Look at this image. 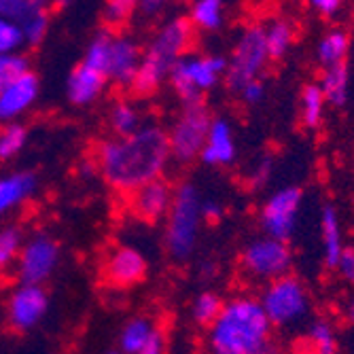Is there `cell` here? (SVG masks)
I'll use <instances>...</instances> for the list:
<instances>
[{
  "label": "cell",
  "instance_id": "obj_17",
  "mask_svg": "<svg viewBox=\"0 0 354 354\" xmlns=\"http://www.w3.org/2000/svg\"><path fill=\"white\" fill-rule=\"evenodd\" d=\"M142 64V47L127 35L113 37L111 47V59H109V83H113L119 89H130L138 77Z\"/></svg>",
  "mask_w": 354,
  "mask_h": 354
},
{
  "label": "cell",
  "instance_id": "obj_25",
  "mask_svg": "<svg viewBox=\"0 0 354 354\" xmlns=\"http://www.w3.org/2000/svg\"><path fill=\"white\" fill-rule=\"evenodd\" d=\"M299 354H337V337L327 320H316L308 337L301 339Z\"/></svg>",
  "mask_w": 354,
  "mask_h": 354
},
{
  "label": "cell",
  "instance_id": "obj_21",
  "mask_svg": "<svg viewBox=\"0 0 354 354\" xmlns=\"http://www.w3.org/2000/svg\"><path fill=\"white\" fill-rule=\"evenodd\" d=\"M157 329H159L157 323L149 316L138 314V316L127 318L123 327L119 329L117 352L119 354H138Z\"/></svg>",
  "mask_w": 354,
  "mask_h": 354
},
{
  "label": "cell",
  "instance_id": "obj_14",
  "mask_svg": "<svg viewBox=\"0 0 354 354\" xmlns=\"http://www.w3.org/2000/svg\"><path fill=\"white\" fill-rule=\"evenodd\" d=\"M149 263L140 248L132 244H121L113 248L102 263L104 280L115 288H132L147 278Z\"/></svg>",
  "mask_w": 354,
  "mask_h": 354
},
{
  "label": "cell",
  "instance_id": "obj_42",
  "mask_svg": "<svg viewBox=\"0 0 354 354\" xmlns=\"http://www.w3.org/2000/svg\"><path fill=\"white\" fill-rule=\"evenodd\" d=\"M202 212H204V218H206V221H218L221 214H223V208H221V204L214 202V200H204Z\"/></svg>",
  "mask_w": 354,
  "mask_h": 354
},
{
  "label": "cell",
  "instance_id": "obj_20",
  "mask_svg": "<svg viewBox=\"0 0 354 354\" xmlns=\"http://www.w3.org/2000/svg\"><path fill=\"white\" fill-rule=\"evenodd\" d=\"M106 85H109L106 75L79 64V66H75L71 71V75L66 79V98L73 106L85 109L102 98L106 91Z\"/></svg>",
  "mask_w": 354,
  "mask_h": 354
},
{
  "label": "cell",
  "instance_id": "obj_22",
  "mask_svg": "<svg viewBox=\"0 0 354 354\" xmlns=\"http://www.w3.org/2000/svg\"><path fill=\"white\" fill-rule=\"evenodd\" d=\"M106 123H109L111 136H117V138L136 134L145 125L140 109L136 106V102L127 100V98H119L111 104L109 115H106Z\"/></svg>",
  "mask_w": 354,
  "mask_h": 354
},
{
  "label": "cell",
  "instance_id": "obj_27",
  "mask_svg": "<svg viewBox=\"0 0 354 354\" xmlns=\"http://www.w3.org/2000/svg\"><path fill=\"white\" fill-rule=\"evenodd\" d=\"M348 47H350V41H348L346 32L339 28L331 30L329 35H325L318 43V49H316L318 64L325 68H331V66H335V64H342L346 59Z\"/></svg>",
  "mask_w": 354,
  "mask_h": 354
},
{
  "label": "cell",
  "instance_id": "obj_7",
  "mask_svg": "<svg viewBox=\"0 0 354 354\" xmlns=\"http://www.w3.org/2000/svg\"><path fill=\"white\" fill-rule=\"evenodd\" d=\"M272 327H293L308 314L310 297L301 280L293 276H282L263 288L259 299Z\"/></svg>",
  "mask_w": 354,
  "mask_h": 354
},
{
  "label": "cell",
  "instance_id": "obj_35",
  "mask_svg": "<svg viewBox=\"0 0 354 354\" xmlns=\"http://www.w3.org/2000/svg\"><path fill=\"white\" fill-rule=\"evenodd\" d=\"M30 71V62L24 53H7L0 55V89L7 87L11 81Z\"/></svg>",
  "mask_w": 354,
  "mask_h": 354
},
{
  "label": "cell",
  "instance_id": "obj_40",
  "mask_svg": "<svg viewBox=\"0 0 354 354\" xmlns=\"http://www.w3.org/2000/svg\"><path fill=\"white\" fill-rule=\"evenodd\" d=\"M335 268L348 282H354V248H344Z\"/></svg>",
  "mask_w": 354,
  "mask_h": 354
},
{
  "label": "cell",
  "instance_id": "obj_16",
  "mask_svg": "<svg viewBox=\"0 0 354 354\" xmlns=\"http://www.w3.org/2000/svg\"><path fill=\"white\" fill-rule=\"evenodd\" d=\"M127 200H130L127 202L130 212L138 221L155 225L168 216L172 200H174V187L166 178H159L136 189L132 196H127Z\"/></svg>",
  "mask_w": 354,
  "mask_h": 354
},
{
  "label": "cell",
  "instance_id": "obj_48",
  "mask_svg": "<svg viewBox=\"0 0 354 354\" xmlns=\"http://www.w3.org/2000/svg\"><path fill=\"white\" fill-rule=\"evenodd\" d=\"M134 3H136V7H138V3H140V0H134Z\"/></svg>",
  "mask_w": 354,
  "mask_h": 354
},
{
  "label": "cell",
  "instance_id": "obj_10",
  "mask_svg": "<svg viewBox=\"0 0 354 354\" xmlns=\"http://www.w3.org/2000/svg\"><path fill=\"white\" fill-rule=\"evenodd\" d=\"M49 293L41 284L17 282L5 299V323L15 333L35 331L49 314Z\"/></svg>",
  "mask_w": 354,
  "mask_h": 354
},
{
  "label": "cell",
  "instance_id": "obj_1",
  "mask_svg": "<svg viewBox=\"0 0 354 354\" xmlns=\"http://www.w3.org/2000/svg\"><path fill=\"white\" fill-rule=\"evenodd\" d=\"M172 162L168 130L159 123H145L136 134L109 136L93 149V164L102 180L119 196L132 193L166 176Z\"/></svg>",
  "mask_w": 354,
  "mask_h": 354
},
{
  "label": "cell",
  "instance_id": "obj_8",
  "mask_svg": "<svg viewBox=\"0 0 354 354\" xmlns=\"http://www.w3.org/2000/svg\"><path fill=\"white\" fill-rule=\"evenodd\" d=\"M270 62L268 45H266V32L263 26H250L242 32L238 39L232 57L227 59V73H225V83L238 93L246 83L257 81L261 77Z\"/></svg>",
  "mask_w": 354,
  "mask_h": 354
},
{
  "label": "cell",
  "instance_id": "obj_37",
  "mask_svg": "<svg viewBox=\"0 0 354 354\" xmlns=\"http://www.w3.org/2000/svg\"><path fill=\"white\" fill-rule=\"evenodd\" d=\"M238 93H240L242 102H246V104H259L263 100V95H266V85L261 83V79H257V81L246 83Z\"/></svg>",
  "mask_w": 354,
  "mask_h": 354
},
{
  "label": "cell",
  "instance_id": "obj_28",
  "mask_svg": "<svg viewBox=\"0 0 354 354\" xmlns=\"http://www.w3.org/2000/svg\"><path fill=\"white\" fill-rule=\"evenodd\" d=\"M111 47H113V35H111L109 30H100L98 35H95L89 41V45H87V49L83 53L81 64H83V66H87V68H91V71H98V73L106 75L109 59H111Z\"/></svg>",
  "mask_w": 354,
  "mask_h": 354
},
{
  "label": "cell",
  "instance_id": "obj_38",
  "mask_svg": "<svg viewBox=\"0 0 354 354\" xmlns=\"http://www.w3.org/2000/svg\"><path fill=\"white\" fill-rule=\"evenodd\" d=\"M272 176V157H263L259 159V164L252 168V176H250V185L252 187H263Z\"/></svg>",
  "mask_w": 354,
  "mask_h": 354
},
{
  "label": "cell",
  "instance_id": "obj_15",
  "mask_svg": "<svg viewBox=\"0 0 354 354\" xmlns=\"http://www.w3.org/2000/svg\"><path fill=\"white\" fill-rule=\"evenodd\" d=\"M41 93V79L37 73H24L7 87L0 89V125L19 123V119L37 104Z\"/></svg>",
  "mask_w": 354,
  "mask_h": 354
},
{
  "label": "cell",
  "instance_id": "obj_19",
  "mask_svg": "<svg viewBox=\"0 0 354 354\" xmlns=\"http://www.w3.org/2000/svg\"><path fill=\"white\" fill-rule=\"evenodd\" d=\"M236 157H238V145H236L232 123L225 117H212L200 162L210 168H225L232 166L236 162Z\"/></svg>",
  "mask_w": 354,
  "mask_h": 354
},
{
  "label": "cell",
  "instance_id": "obj_6",
  "mask_svg": "<svg viewBox=\"0 0 354 354\" xmlns=\"http://www.w3.org/2000/svg\"><path fill=\"white\" fill-rule=\"evenodd\" d=\"M212 123V115L204 102L183 104V111L174 119L168 130L170 157L178 166H189L198 162L202 149L206 145V136Z\"/></svg>",
  "mask_w": 354,
  "mask_h": 354
},
{
  "label": "cell",
  "instance_id": "obj_29",
  "mask_svg": "<svg viewBox=\"0 0 354 354\" xmlns=\"http://www.w3.org/2000/svg\"><path fill=\"white\" fill-rule=\"evenodd\" d=\"M266 45L270 59H282L293 45V28L284 19H274L266 28Z\"/></svg>",
  "mask_w": 354,
  "mask_h": 354
},
{
  "label": "cell",
  "instance_id": "obj_13",
  "mask_svg": "<svg viewBox=\"0 0 354 354\" xmlns=\"http://www.w3.org/2000/svg\"><path fill=\"white\" fill-rule=\"evenodd\" d=\"M0 17L17 24L30 47L41 45L49 32L47 0H0Z\"/></svg>",
  "mask_w": 354,
  "mask_h": 354
},
{
  "label": "cell",
  "instance_id": "obj_45",
  "mask_svg": "<svg viewBox=\"0 0 354 354\" xmlns=\"http://www.w3.org/2000/svg\"><path fill=\"white\" fill-rule=\"evenodd\" d=\"M346 316H348V320L354 325V299L348 304V310H346Z\"/></svg>",
  "mask_w": 354,
  "mask_h": 354
},
{
  "label": "cell",
  "instance_id": "obj_9",
  "mask_svg": "<svg viewBox=\"0 0 354 354\" xmlns=\"http://www.w3.org/2000/svg\"><path fill=\"white\" fill-rule=\"evenodd\" d=\"M59 261H62V248L51 234L37 232L32 236H26L15 263L17 280L24 284L45 286L57 272Z\"/></svg>",
  "mask_w": 354,
  "mask_h": 354
},
{
  "label": "cell",
  "instance_id": "obj_44",
  "mask_svg": "<svg viewBox=\"0 0 354 354\" xmlns=\"http://www.w3.org/2000/svg\"><path fill=\"white\" fill-rule=\"evenodd\" d=\"M53 3H55V7H59V9H66V7L75 5L77 0H53Z\"/></svg>",
  "mask_w": 354,
  "mask_h": 354
},
{
  "label": "cell",
  "instance_id": "obj_32",
  "mask_svg": "<svg viewBox=\"0 0 354 354\" xmlns=\"http://www.w3.org/2000/svg\"><path fill=\"white\" fill-rule=\"evenodd\" d=\"M28 145V130L21 123L0 125V162H13Z\"/></svg>",
  "mask_w": 354,
  "mask_h": 354
},
{
  "label": "cell",
  "instance_id": "obj_39",
  "mask_svg": "<svg viewBox=\"0 0 354 354\" xmlns=\"http://www.w3.org/2000/svg\"><path fill=\"white\" fill-rule=\"evenodd\" d=\"M138 354H168V339L166 333L162 329H157L153 333V337L142 346V350Z\"/></svg>",
  "mask_w": 354,
  "mask_h": 354
},
{
  "label": "cell",
  "instance_id": "obj_18",
  "mask_svg": "<svg viewBox=\"0 0 354 354\" xmlns=\"http://www.w3.org/2000/svg\"><path fill=\"white\" fill-rule=\"evenodd\" d=\"M39 176L32 170H11L0 174V221L21 210L39 193Z\"/></svg>",
  "mask_w": 354,
  "mask_h": 354
},
{
  "label": "cell",
  "instance_id": "obj_23",
  "mask_svg": "<svg viewBox=\"0 0 354 354\" xmlns=\"http://www.w3.org/2000/svg\"><path fill=\"white\" fill-rule=\"evenodd\" d=\"M320 234H323V246H325V263L329 268H335L344 252V242H342L339 216L331 206H327L323 214H320Z\"/></svg>",
  "mask_w": 354,
  "mask_h": 354
},
{
  "label": "cell",
  "instance_id": "obj_26",
  "mask_svg": "<svg viewBox=\"0 0 354 354\" xmlns=\"http://www.w3.org/2000/svg\"><path fill=\"white\" fill-rule=\"evenodd\" d=\"M325 102L333 106H344L348 100V66L346 62L335 64L331 68H325L323 81H320Z\"/></svg>",
  "mask_w": 354,
  "mask_h": 354
},
{
  "label": "cell",
  "instance_id": "obj_11",
  "mask_svg": "<svg viewBox=\"0 0 354 354\" xmlns=\"http://www.w3.org/2000/svg\"><path fill=\"white\" fill-rule=\"evenodd\" d=\"M293 254L286 242L274 240V238H259L252 240L240 257V263L244 274H248L252 280H266L272 282L276 278L286 276L291 268Z\"/></svg>",
  "mask_w": 354,
  "mask_h": 354
},
{
  "label": "cell",
  "instance_id": "obj_43",
  "mask_svg": "<svg viewBox=\"0 0 354 354\" xmlns=\"http://www.w3.org/2000/svg\"><path fill=\"white\" fill-rule=\"evenodd\" d=\"M166 3H168V0H140L138 7H140V11H142L145 15H155Z\"/></svg>",
  "mask_w": 354,
  "mask_h": 354
},
{
  "label": "cell",
  "instance_id": "obj_47",
  "mask_svg": "<svg viewBox=\"0 0 354 354\" xmlns=\"http://www.w3.org/2000/svg\"><path fill=\"white\" fill-rule=\"evenodd\" d=\"M104 354H119L117 350H109V352H104Z\"/></svg>",
  "mask_w": 354,
  "mask_h": 354
},
{
  "label": "cell",
  "instance_id": "obj_30",
  "mask_svg": "<svg viewBox=\"0 0 354 354\" xmlns=\"http://www.w3.org/2000/svg\"><path fill=\"white\" fill-rule=\"evenodd\" d=\"M189 21L193 28L206 32L218 30L223 26V0H196L191 7Z\"/></svg>",
  "mask_w": 354,
  "mask_h": 354
},
{
  "label": "cell",
  "instance_id": "obj_34",
  "mask_svg": "<svg viewBox=\"0 0 354 354\" xmlns=\"http://www.w3.org/2000/svg\"><path fill=\"white\" fill-rule=\"evenodd\" d=\"M136 9L134 0H104V7H102V21L109 28H121L127 19L132 17Z\"/></svg>",
  "mask_w": 354,
  "mask_h": 354
},
{
  "label": "cell",
  "instance_id": "obj_12",
  "mask_svg": "<svg viewBox=\"0 0 354 354\" xmlns=\"http://www.w3.org/2000/svg\"><path fill=\"white\" fill-rule=\"evenodd\" d=\"M301 208V191L286 187L276 191L261 208V227L268 238L286 242L293 236Z\"/></svg>",
  "mask_w": 354,
  "mask_h": 354
},
{
  "label": "cell",
  "instance_id": "obj_5",
  "mask_svg": "<svg viewBox=\"0 0 354 354\" xmlns=\"http://www.w3.org/2000/svg\"><path fill=\"white\" fill-rule=\"evenodd\" d=\"M227 73V59L223 55H183L172 68L168 81L183 104L204 102V93L216 87Z\"/></svg>",
  "mask_w": 354,
  "mask_h": 354
},
{
  "label": "cell",
  "instance_id": "obj_31",
  "mask_svg": "<svg viewBox=\"0 0 354 354\" xmlns=\"http://www.w3.org/2000/svg\"><path fill=\"white\" fill-rule=\"evenodd\" d=\"M325 113V95L316 83H310L301 89V121L310 130H316L323 121Z\"/></svg>",
  "mask_w": 354,
  "mask_h": 354
},
{
  "label": "cell",
  "instance_id": "obj_46",
  "mask_svg": "<svg viewBox=\"0 0 354 354\" xmlns=\"http://www.w3.org/2000/svg\"><path fill=\"white\" fill-rule=\"evenodd\" d=\"M263 354H282V352H280V350H278V348H276L274 344H270V346H268V348L263 350Z\"/></svg>",
  "mask_w": 354,
  "mask_h": 354
},
{
  "label": "cell",
  "instance_id": "obj_2",
  "mask_svg": "<svg viewBox=\"0 0 354 354\" xmlns=\"http://www.w3.org/2000/svg\"><path fill=\"white\" fill-rule=\"evenodd\" d=\"M270 344L272 323L252 295H236L225 301L206 333L208 354H263Z\"/></svg>",
  "mask_w": 354,
  "mask_h": 354
},
{
  "label": "cell",
  "instance_id": "obj_3",
  "mask_svg": "<svg viewBox=\"0 0 354 354\" xmlns=\"http://www.w3.org/2000/svg\"><path fill=\"white\" fill-rule=\"evenodd\" d=\"M193 41V24L187 17H174L159 28L147 47H142V64L138 77L132 85V91L140 98L155 93L162 87L176 62L187 55V49Z\"/></svg>",
  "mask_w": 354,
  "mask_h": 354
},
{
  "label": "cell",
  "instance_id": "obj_33",
  "mask_svg": "<svg viewBox=\"0 0 354 354\" xmlns=\"http://www.w3.org/2000/svg\"><path fill=\"white\" fill-rule=\"evenodd\" d=\"M223 299L212 291H202L191 304V318L198 327H210L223 310Z\"/></svg>",
  "mask_w": 354,
  "mask_h": 354
},
{
  "label": "cell",
  "instance_id": "obj_24",
  "mask_svg": "<svg viewBox=\"0 0 354 354\" xmlns=\"http://www.w3.org/2000/svg\"><path fill=\"white\" fill-rule=\"evenodd\" d=\"M24 240H26V234L21 230V225L17 223L0 225V274L15 268Z\"/></svg>",
  "mask_w": 354,
  "mask_h": 354
},
{
  "label": "cell",
  "instance_id": "obj_41",
  "mask_svg": "<svg viewBox=\"0 0 354 354\" xmlns=\"http://www.w3.org/2000/svg\"><path fill=\"white\" fill-rule=\"evenodd\" d=\"M308 3H310L312 9H316L318 13H323V15H333L342 7V0H308Z\"/></svg>",
  "mask_w": 354,
  "mask_h": 354
},
{
  "label": "cell",
  "instance_id": "obj_4",
  "mask_svg": "<svg viewBox=\"0 0 354 354\" xmlns=\"http://www.w3.org/2000/svg\"><path fill=\"white\" fill-rule=\"evenodd\" d=\"M200 189L193 183H180L174 189V200L164 218V246L170 259L183 263L196 252L204 223Z\"/></svg>",
  "mask_w": 354,
  "mask_h": 354
},
{
  "label": "cell",
  "instance_id": "obj_36",
  "mask_svg": "<svg viewBox=\"0 0 354 354\" xmlns=\"http://www.w3.org/2000/svg\"><path fill=\"white\" fill-rule=\"evenodd\" d=\"M26 41L17 24L0 17V55L7 53H21Z\"/></svg>",
  "mask_w": 354,
  "mask_h": 354
}]
</instances>
